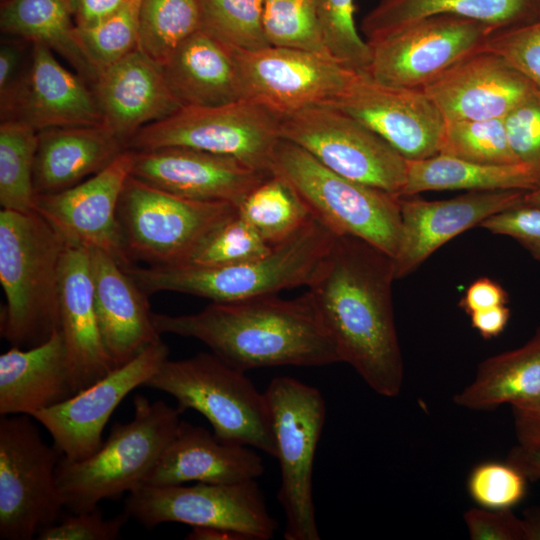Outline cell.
Listing matches in <instances>:
<instances>
[{
	"label": "cell",
	"instance_id": "obj_42",
	"mask_svg": "<svg viewBox=\"0 0 540 540\" xmlns=\"http://www.w3.org/2000/svg\"><path fill=\"white\" fill-rule=\"evenodd\" d=\"M354 0H318V14L328 53L344 67L366 72L370 47L358 33Z\"/></svg>",
	"mask_w": 540,
	"mask_h": 540
},
{
	"label": "cell",
	"instance_id": "obj_34",
	"mask_svg": "<svg viewBox=\"0 0 540 540\" xmlns=\"http://www.w3.org/2000/svg\"><path fill=\"white\" fill-rule=\"evenodd\" d=\"M237 211L272 245L289 239L313 218L297 192L272 173L243 198Z\"/></svg>",
	"mask_w": 540,
	"mask_h": 540
},
{
	"label": "cell",
	"instance_id": "obj_13",
	"mask_svg": "<svg viewBox=\"0 0 540 540\" xmlns=\"http://www.w3.org/2000/svg\"><path fill=\"white\" fill-rule=\"evenodd\" d=\"M126 512L147 529L178 522L191 527H216L247 540H269L278 529L256 480L191 486L142 485L128 493Z\"/></svg>",
	"mask_w": 540,
	"mask_h": 540
},
{
	"label": "cell",
	"instance_id": "obj_46",
	"mask_svg": "<svg viewBox=\"0 0 540 540\" xmlns=\"http://www.w3.org/2000/svg\"><path fill=\"white\" fill-rule=\"evenodd\" d=\"M33 43L4 35L0 41V118H9L16 97L28 75Z\"/></svg>",
	"mask_w": 540,
	"mask_h": 540
},
{
	"label": "cell",
	"instance_id": "obj_55",
	"mask_svg": "<svg viewBox=\"0 0 540 540\" xmlns=\"http://www.w3.org/2000/svg\"><path fill=\"white\" fill-rule=\"evenodd\" d=\"M189 540H247L235 531L216 527H191L187 534Z\"/></svg>",
	"mask_w": 540,
	"mask_h": 540
},
{
	"label": "cell",
	"instance_id": "obj_59",
	"mask_svg": "<svg viewBox=\"0 0 540 540\" xmlns=\"http://www.w3.org/2000/svg\"><path fill=\"white\" fill-rule=\"evenodd\" d=\"M1 1H4V0H1Z\"/></svg>",
	"mask_w": 540,
	"mask_h": 540
},
{
	"label": "cell",
	"instance_id": "obj_52",
	"mask_svg": "<svg viewBox=\"0 0 540 540\" xmlns=\"http://www.w3.org/2000/svg\"><path fill=\"white\" fill-rule=\"evenodd\" d=\"M128 0H73L74 21L78 29L99 24L118 11Z\"/></svg>",
	"mask_w": 540,
	"mask_h": 540
},
{
	"label": "cell",
	"instance_id": "obj_9",
	"mask_svg": "<svg viewBox=\"0 0 540 540\" xmlns=\"http://www.w3.org/2000/svg\"><path fill=\"white\" fill-rule=\"evenodd\" d=\"M236 213L232 203L178 196L131 174L117 206L129 256L150 266L186 264L202 240Z\"/></svg>",
	"mask_w": 540,
	"mask_h": 540
},
{
	"label": "cell",
	"instance_id": "obj_51",
	"mask_svg": "<svg viewBox=\"0 0 540 540\" xmlns=\"http://www.w3.org/2000/svg\"><path fill=\"white\" fill-rule=\"evenodd\" d=\"M518 444L540 448V395L511 405Z\"/></svg>",
	"mask_w": 540,
	"mask_h": 540
},
{
	"label": "cell",
	"instance_id": "obj_54",
	"mask_svg": "<svg viewBox=\"0 0 540 540\" xmlns=\"http://www.w3.org/2000/svg\"><path fill=\"white\" fill-rule=\"evenodd\" d=\"M506 461L515 466L528 481L540 480V448L512 447Z\"/></svg>",
	"mask_w": 540,
	"mask_h": 540
},
{
	"label": "cell",
	"instance_id": "obj_41",
	"mask_svg": "<svg viewBox=\"0 0 540 540\" xmlns=\"http://www.w3.org/2000/svg\"><path fill=\"white\" fill-rule=\"evenodd\" d=\"M139 3L128 0L99 24L77 28L82 47L99 73L139 48Z\"/></svg>",
	"mask_w": 540,
	"mask_h": 540
},
{
	"label": "cell",
	"instance_id": "obj_12",
	"mask_svg": "<svg viewBox=\"0 0 540 540\" xmlns=\"http://www.w3.org/2000/svg\"><path fill=\"white\" fill-rule=\"evenodd\" d=\"M280 136L348 179L398 197L405 184L407 159L333 105H315L281 118Z\"/></svg>",
	"mask_w": 540,
	"mask_h": 540
},
{
	"label": "cell",
	"instance_id": "obj_1",
	"mask_svg": "<svg viewBox=\"0 0 540 540\" xmlns=\"http://www.w3.org/2000/svg\"><path fill=\"white\" fill-rule=\"evenodd\" d=\"M393 258L349 235L335 236L305 292L332 341L378 395L400 394L404 363L394 319Z\"/></svg>",
	"mask_w": 540,
	"mask_h": 540
},
{
	"label": "cell",
	"instance_id": "obj_19",
	"mask_svg": "<svg viewBox=\"0 0 540 540\" xmlns=\"http://www.w3.org/2000/svg\"><path fill=\"white\" fill-rule=\"evenodd\" d=\"M527 191H469L444 200L399 197L401 232L393 257L395 279L413 273L446 242L490 216L520 205Z\"/></svg>",
	"mask_w": 540,
	"mask_h": 540
},
{
	"label": "cell",
	"instance_id": "obj_48",
	"mask_svg": "<svg viewBox=\"0 0 540 540\" xmlns=\"http://www.w3.org/2000/svg\"><path fill=\"white\" fill-rule=\"evenodd\" d=\"M479 226L493 234L513 238L540 261V208L523 202L490 216Z\"/></svg>",
	"mask_w": 540,
	"mask_h": 540
},
{
	"label": "cell",
	"instance_id": "obj_5",
	"mask_svg": "<svg viewBox=\"0 0 540 540\" xmlns=\"http://www.w3.org/2000/svg\"><path fill=\"white\" fill-rule=\"evenodd\" d=\"M133 404V419L116 423L95 453L78 461L61 456L58 488L72 513L142 486L172 438L182 413L178 407L139 394Z\"/></svg>",
	"mask_w": 540,
	"mask_h": 540
},
{
	"label": "cell",
	"instance_id": "obj_8",
	"mask_svg": "<svg viewBox=\"0 0 540 540\" xmlns=\"http://www.w3.org/2000/svg\"><path fill=\"white\" fill-rule=\"evenodd\" d=\"M280 465L277 499L285 515V540H319L312 493L313 464L326 418L321 392L288 376L264 391Z\"/></svg>",
	"mask_w": 540,
	"mask_h": 540
},
{
	"label": "cell",
	"instance_id": "obj_11",
	"mask_svg": "<svg viewBox=\"0 0 540 540\" xmlns=\"http://www.w3.org/2000/svg\"><path fill=\"white\" fill-rule=\"evenodd\" d=\"M29 415L0 418V538L30 540L64 508L57 482L61 453Z\"/></svg>",
	"mask_w": 540,
	"mask_h": 540
},
{
	"label": "cell",
	"instance_id": "obj_29",
	"mask_svg": "<svg viewBox=\"0 0 540 540\" xmlns=\"http://www.w3.org/2000/svg\"><path fill=\"white\" fill-rule=\"evenodd\" d=\"M162 67L182 106H217L244 98L236 50L202 29L185 39Z\"/></svg>",
	"mask_w": 540,
	"mask_h": 540
},
{
	"label": "cell",
	"instance_id": "obj_25",
	"mask_svg": "<svg viewBox=\"0 0 540 540\" xmlns=\"http://www.w3.org/2000/svg\"><path fill=\"white\" fill-rule=\"evenodd\" d=\"M251 448L222 441L207 429L180 420L143 485L232 484L256 480L263 474L264 464Z\"/></svg>",
	"mask_w": 540,
	"mask_h": 540
},
{
	"label": "cell",
	"instance_id": "obj_3",
	"mask_svg": "<svg viewBox=\"0 0 540 540\" xmlns=\"http://www.w3.org/2000/svg\"><path fill=\"white\" fill-rule=\"evenodd\" d=\"M66 242L40 214L0 212L1 336L34 347L60 330L59 279Z\"/></svg>",
	"mask_w": 540,
	"mask_h": 540
},
{
	"label": "cell",
	"instance_id": "obj_21",
	"mask_svg": "<svg viewBox=\"0 0 540 540\" xmlns=\"http://www.w3.org/2000/svg\"><path fill=\"white\" fill-rule=\"evenodd\" d=\"M445 120L500 119L538 92L499 55L482 49L422 88Z\"/></svg>",
	"mask_w": 540,
	"mask_h": 540
},
{
	"label": "cell",
	"instance_id": "obj_26",
	"mask_svg": "<svg viewBox=\"0 0 540 540\" xmlns=\"http://www.w3.org/2000/svg\"><path fill=\"white\" fill-rule=\"evenodd\" d=\"M7 120L24 122L36 131L103 123L93 87L40 43H33L28 75Z\"/></svg>",
	"mask_w": 540,
	"mask_h": 540
},
{
	"label": "cell",
	"instance_id": "obj_2",
	"mask_svg": "<svg viewBox=\"0 0 540 540\" xmlns=\"http://www.w3.org/2000/svg\"><path fill=\"white\" fill-rule=\"evenodd\" d=\"M157 331L195 338L232 367H320L340 362L308 296L211 302L187 315L152 313Z\"/></svg>",
	"mask_w": 540,
	"mask_h": 540
},
{
	"label": "cell",
	"instance_id": "obj_24",
	"mask_svg": "<svg viewBox=\"0 0 540 540\" xmlns=\"http://www.w3.org/2000/svg\"><path fill=\"white\" fill-rule=\"evenodd\" d=\"M90 249L95 309L102 340L114 368L131 361L160 339L148 294L117 261Z\"/></svg>",
	"mask_w": 540,
	"mask_h": 540
},
{
	"label": "cell",
	"instance_id": "obj_15",
	"mask_svg": "<svg viewBox=\"0 0 540 540\" xmlns=\"http://www.w3.org/2000/svg\"><path fill=\"white\" fill-rule=\"evenodd\" d=\"M236 57L244 98L280 118L333 103L356 74L330 55L293 48L236 50Z\"/></svg>",
	"mask_w": 540,
	"mask_h": 540
},
{
	"label": "cell",
	"instance_id": "obj_32",
	"mask_svg": "<svg viewBox=\"0 0 540 540\" xmlns=\"http://www.w3.org/2000/svg\"><path fill=\"white\" fill-rule=\"evenodd\" d=\"M540 187V174L524 163L481 164L437 154L407 160L405 184L399 197L426 191H531Z\"/></svg>",
	"mask_w": 540,
	"mask_h": 540
},
{
	"label": "cell",
	"instance_id": "obj_35",
	"mask_svg": "<svg viewBox=\"0 0 540 540\" xmlns=\"http://www.w3.org/2000/svg\"><path fill=\"white\" fill-rule=\"evenodd\" d=\"M38 131L7 120L0 124V205L18 212L34 211V166Z\"/></svg>",
	"mask_w": 540,
	"mask_h": 540
},
{
	"label": "cell",
	"instance_id": "obj_50",
	"mask_svg": "<svg viewBox=\"0 0 540 540\" xmlns=\"http://www.w3.org/2000/svg\"><path fill=\"white\" fill-rule=\"evenodd\" d=\"M508 301V293L502 285L489 277H480L468 286L458 306L470 315L476 311L506 305Z\"/></svg>",
	"mask_w": 540,
	"mask_h": 540
},
{
	"label": "cell",
	"instance_id": "obj_22",
	"mask_svg": "<svg viewBox=\"0 0 540 540\" xmlns=\"http://www.w3.org/2000/svg\"><path fill=\"white\" fill-rule=\"evenodd\" d=\"M103 123L127 146L145 126L183 107L162 64L140 48L103 69L93 85Z\"/></svg>",
	"mask_w": 540,
	"mask_h": 540
},
{
	"label": "cell",
	"instance_id": "obj_28",
	"mask_svg": "<svg viewBox=\"0 0 540 540\" xmlns=\"http://www.w3.org/2000/svg\"><path fill=\"white\" fill-rule=\"evenodd\" d=\"M127 146L104 123L38 131L36 195L73 187L111 164Z\"/></svg>",
	"mask_w": 540,
	"mask_h": 540
},
{
	"label": "cell",
	"instance_id": "obj_20",
	"mask_svg": "<svg viewBox=\"0 0 540 540\" xmlns=\"http://www.w3.org/2000/svg\"><path fill=\"white\" fill-rule=\"evenodd\" d=\"M132 151L133 177L178 196L229 202L236 207L271 174L232 157L188 147Z\"/></svg>",
	"mask_w": 540,
	"mask_h": 540
},
{
	"label": "cell",
	"instance_id": "obj_27",
	"mask_svg": "<svg viewBox=\"0 0 540 540\" xmlns=\"http://www.w3.org/2000/svg\"><path fill=\"white\" fill-rule=\"evenodd\" d=\"M76 394L60 330L34 347L0 356V415H29Z\"/></svg>",
	"mask_w": 540,
	"mask_h": 540
},
{
	"label": "cell",
	"instance_id": "obj_36",
	"mask_svg": "<svg viewBox=\"0 0 540 540\" xmlns=\"http://www.w3.org/2000/svg\"><path fill=\"white\" fill-rule=\"evenodd\" d=\"M139 48L159 63L201 29L198 0H140Z\"/></svg>",
	"mask_w": 540,
	"mask_h": 540
},
{
	"label": "cell",
	"instance_id": "obj_49",
	"mask_svg": "<svg viewBox=\"0 0 540 540\" xmlns=\"http://www.w3.org/2000/svg\"><path fill=\"white\" fill-rule=\"evenodd\" d=\"M463 519L471 540H525L522 520L511 509L472 507Z\"/></svg>",
	"mask_w": 540,
	"mask_h": 540
},
{
	"label": "cell",
	"instance_id": "obj_58",
	"mask_svg": "<svg viewBox=\"0 0 540 540\" xmlns=\"http://www.w3.org/2000/svg\"><path fill=\"white\" fill-rule=\"evenodd\" d=\"M536 18H540V0H531Z\"/></svg>",
	"mask_w": 540,
	"mask_h": 540
},
{
	"label": "cell",
	"instance_id": "obj_39",
	"mask_svg": "<svg viewBox=\"0 0 540 540\" xmlns=\"http://www.w3.org/2000/svg\"><path fill=\"white\" fill-rule=\"evenodd\" d=\"M201 29L240 51L268 46L262 25L263 0H198Z\"/></svg>",
	"mask_w": 540,
	"mask_h": 540
},
{
	"label": "cell",
	"instance_id": "obj_17",
	"mask_svg": "<svg viewBox=\"0 0 540 540\" xmlns=\"http://www.w3.org/2000/svg\"><path fill=\"white\" fill-rule=\"evenodd\" d=\"M133 151L127 149L111 164L63 191L35 196L34 211L48 221L66 243L97 248L124 269L135 265L117 219V206L131 174Z\"/></svg>",
	"mask_w": 540,
	"mask_h": 540
},
{
	"label": "cell",
	"instance_id": "obj_45",
	"mask_svg": "<svg viewBox=\"0 0 540 540\" xmlns=\"http://www.w3.org/2000/svg\"><path fill=\"white\" fill-rule=\"evenodd\" d=\"M126 512L113 518H104L96 506L87 511L72 513L59 523L43 528L39 540H115L129 519Z\"/></svg>",
	"mask_w": 540,
	"mask_h": 540
},
{
	"label": "cell",
	"instance_id": "obj_16",
	"mask_svg": "<svg viewBox=\"0 0 540 540\" xmlns=\"http://www.w3.org/2000/svg\"><path fill=\"white\" fill-rule=\"evenodd\" d=\"M168 354L160 338L94 384L31 417L48 431L63 457L72 461L85 459L103 443L104 427L120 402L133 389L144 386Z\"/></svg>",
	"mask_w": 540,
	"mask_h": 540
},
{
	"label": "cell",
	"instance_id": "obj_53",
	"mask_svg": "<svg viewBox=\"0 0 540 540\" xmlns=\"http://www.w3.org/2000/svg\"><path fill=\"white\" fill-rule=\"evenodd\" d=\"M471 326L486 340L499 336L506 328L511 311L506 305L471 313Z\"/></svg>",
	"mask_w": 540,
	"mask_h": 540
},
{
	"label": "cell",
	"instance_id": "obj_44",
	"mask_svg": "<svg viewBox=\"0 0 540 540\" xmlns=\"http://www.w3.org/2000/svg\"><path fill=\"white\" fill-rule=\"evenodd\" d=\"M484 48L503 58L540 92V18L493 31Z\"/></svg>",
	"mask_w": 540,
	"mask_h": 540
},
{
	"label": "cell",
	"instance_id": "obj_10",
	"mask_svg": "<svg viewBox=\"0 0 540 540\" xmlns=\"http://www.w3.org/2000/svg\"><path fill=\"white\" fill-rule=\"evenodd\" d=\"M280 123L275 113L246 98L217 106H183L142 128L128 149L188 147L232 157L271 173L273 154L281 140Z\"/></svg>",
	"mask_w": 540,
	"mask_h": 540
},
{
	"label": "cell",
	"instance_id": "obj_7",
	"mask_svg": "<svg viewBox=\"0 0 540 540\" xmlns=\"http://www.w3.org/2000/svg\"><path fill=\"white\" fill-rule=\"evenodd\" d=\"M270 172L283 178L336 236L360 238L395 256L401 232L398 196L343 177L284 139L275 148Z\"/></svg>",
	"mask_w": 540,
	"mask_h": 540
},
{
	"label": "cell",
	"instance_id": "obj_30",
	"mask_svg": "<svg viewBox=\"0 0 540 540\" xmlns=\"http://www.w3.org/2000/svg\"><path fill=\"white\" fill-rule=\"evenodd\" d=\"M2 34L40 43L61 56L92 87L99 72L78 37L73 0L1 1Z\"/></svg>",
	"mask_w": 540,
	"mask_h": 540
},
{
	"label": "cell",
	"instance_id": "obj_14",
	"mask_svg": "<svg viewBox=\"0 0 540 540\" xmlns=\"http://www.w3.org/2000/svg\"><path fill=\"white\" fill-rule=\"evenodd\" d=\"M493 27L441 14L426 17L367 40L365 73L378 82L422 89L467 56L484 49Z\"/></svg>",
	"mask_w": 540,
	"mask_h": 540
},
{
	"label": "cell",
	"instance_id": "obj_56",
	"mask_svg": "<svg viewBox=\"0 0 540 540\" xmlns=\"http://www.w3.org/2000/svg\"><path fill=\"white\" fill-rule=\"evenodd\" d=\"M521 520L525 540H540V506H532L525 509Z\"/></svg>",
	"mask_w": 540,
	"mask_h": 540
},
{
	"label": "cell",
	"instance_id": "obj_4",
	"mask_svg": "<svg viewBox=\"0 0 540 540\" xmlns=\"http://www.w3.org/2000/svg\"><path fill=\"white\" fill-rule=\"evenodd\" d=\"M335 234L314 217L263 257L223 266L136 265L125 269L148 294L171 291L234 302L307 286L330 250Z\"/></svg>",
	"mask_w": 540,
	"mask_h": 540
},
{
	"label": "cell",
	"instance_id": "obj_6",
	"mask_svg": "<svg viewBox=\"0 0 540 540\" xmlns=\"http://www.w3.org/2000/svg\"><path fill=\"white\" fill-rule=\"evenodd\" d=\"M214 353L201 352L182 360H166L145 387L165 392L181 412L193 409L225 442L246 445L276 457L271 415L265 393Z\"/></svg>",
	"mask_w": 540,
	"mask_h": 540
},
{
	"label": "cell",
	"instance_id": "obj_40",
	"mask_svg": "<svg viewBox=\"0 0 540 540\" xmlns=\"http://www.w3.org/2000/svg\"><path fill=\"white\" fill-rule=\"evenodd\" d=\"M273 246L237 211L202 240L186 264L199 266L239 264L265 256Z\"/></svg>",
	"mask_w": 540,
	"mask_h": 540
},
{
	"label": "cell",
	"instance_id": "obj_31",
	"mask_svg": "<svg viewBox=\"0 0 540 540\" xmlns=\"http://www.w3.org/2000/svg\"><path fill=\"white\" fill-rule=\"evenodd\" d=\"M540 395V326L522 346L484 359L473 380L453 397L472 411H492L501 405Z\"/></svg>",
	"mask_w": 540,
	"mask_h": 540
},
{
	"label": "cell",
	"instance_id": "obj_47",
	"mask_svg": "<svg viewBox=\"0 0 540 540\" xmlns=\"http://www.w3.org/2000/svg\"><path fill=\"white\" fill-rule=\"evenodd\" d=\"M513 151L540 174V92L538 91L505 117Z\"/></svg>",
	"mask_w": 540,
	"mask_h": 540
},
{
	"label": "cell",
	"instance_id": "obj_33",
	"mask_svg": "<svg viewBox=\"0 0 540 540\" xmlns=\"http://www.w3.org/2000/svg\"><path fill=\"white\" fill-rule=\"evenodd\" d=\"M449 14L502 29L536 19L531 0H380L362 20L371 40L420 19Z\"/></svg>",
	"mask_w": 540,
	"mask_h": 540
},
{
	"label": "cell",
	"instance_id": "obj_57",
	"mask_svg": "<svg viewBox=\"0 0 540 540\" xmlns=\"http://www.w3.org/2000/svg\"><path fill=\"white\" fill-rule=\"evenodd\" d=\"M524 203L540 208V187L527 191L524 195Z\"/></svg>",
	"mask_w": 540,
	"mask_h": 540
},
{
	"label": "cell",
	"instance_id": "obj_38",
	"mask_svg": "<svg viewBox=\"0 0 540 540\" xmlns=\"http://www.w3.org/2000/svg\"><path fill=\"white\" fill-rule=\"evenodd\" d=\"M262 25L271 46L330 55L321 32L318 0H263Z\"/></svg>",
	"mask_w": 540,
	"mask_h": 540
},
{
	"label": "cell",
	"instance_id": "obj_43",
	"mask_svg": "<svg viewBox=\"0 0 540 540\" xmlns=\"http://www.w3.org/2000/svg\"><path fill=\"white\" fill-rule=\"evenodd\" d=\"M526 477L509 462L485 461L467 478V491L478 507L505 510L519 504L527 492Z\"/></svg>",
	"mask_w": 540,
	"mask_h": 540
},
{
	"label": "cell",
	"instance_id": "obj_37",
	"mask_svg": "<svg viewBox=\"0 0 540 540\" xmlns=\"http://www.w3.org/2000/svg\"><path fill=\"white\" fill-rule=\"evenodd\" d=\"M439 154L481 164L522 163L511 147L505 118L445 120Z\"/></svg>",
	"mask_w": 540,
	"mask_h": 540
},
{
	"label": "cell",
	"instance_id": "obj_18",
	"mask_svg": "<svg viewBox=\"0 0 540 540\" xmlns=\"http://www.w3.org/2000/svg\"><path fill=\"white\" fill-rule=\"evenodd\" d=\"M330 105L364 124L407 160L439 154L445 119L422 89L387 85L356 72Z\"/></svg>",
	"mask_w": 540,
	"mask_h": 540
},
{
	"label": "cell",
	"instance_id": "obj_23",
	"mask_svg": "<svg viewBox=\"0 0 540 540\" xmlns=\"http://www.w3.org/2000/svg\"><path fill=\"white\" fill-rule=\"evenodd\" d=\"M59 313L60 331L77 393L114 369L98 324L87 246L66 243L60 267Z\"/></svg>",
	"mask_w": 540,
	"mask_h": 540
}]
</instances>
